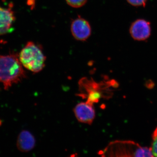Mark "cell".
Here are the masks:
<instances>
[{"instance_id": "2", "label": "cell", "mask_w": 157, "mask_h": 157, "mask_svg": "<svg viewBox=\"0 0 157 157\" xmlns=\"http://www.w3.org/2000/svg\"><path fill=\"white\" fill-rule=\"evenodd\" d=\"M116 84L115 81L112 80L97 82L94 79L84 77L78 82L79 95L86 99L88 103L94 105L101 99L111 98L113 94L111 88L115 87Z\"/></svg>"}, {"instance_id": "10", "label": "cell", "mask_w": 157, "mask_h": 157, "mask_svg": "<svg viewBox=\"0 0 157 157\" xmlns=\"http://www.w3.org/2000/svg\"><path fill=\"white\" fill-rule=\"evenodd\" d=\"M150 148L153 156L157 157V127L152 135L151 144Z\"/></svg>"}, {"instance_id": "8", "label": "cell", "mask_w": 157, "mask_h": 157, "mask_svg": "<svg viewBox=\"0 0 157 157\" xmlns=\"http://www.w3.org/2000/svg\"><path fill=\"white\" fill-rule=\"evenodd\" d=\"M15 19L14 11L11 8L7 9L0 7V36L13 31L12 25Z\"/></svg>"}, {"instance_id": "5", "label": "cell", "mask_w": 157, "mask_h": 157, "mask_svg": "<svg viewBox=\"0 0 157 157\" xmlns=\"http://www.w3.org/2000/svg\"><path fill=\"white\" fill-rule=\"evenodd\" d=\"M129 32L133 39L138 41H144L148 39L151 34L150 23L143 19L136 20L131 25Z\"/></svg>"}, {"instance_id": "11", "label": "cell", "mask_w": 157, "mask_h": 157, "mask_svg": "<svg viewBox=\"0 0 157 157\" xmlns=\"http://www.w3.org/2000/svg\"><path fill=\"white\" fill-rule=\"evenodd\" d=\"M68 5L74 8H79L84 6L87 0H66Z\"/></svg>"}, {"instance_id": "6", "label": "cell", "mask_w": 157, "mask_h": 157, "mask_svg": "<svg viewBox=\"0 0 157 157\" xmlns=\"http://www.w3.org/2000/svg\"><path fill=\"white\" fill-rule=\"evenodd\" d=\"M71 32L73 37L76 40L85 41L90 36L91 28L86 20L79 17L72 21Z\"/></svg>"}, {"instance_id": "9", "label": "cell", "mask_w": 157, "mask_h": 157, "mask_svg": "<svg viewBox=\"0 0 157 157\" xmlns=\"http://www.w3.org/2000/svg\"><path fill=\"white\" fill-rule=\"evenodd\" d=\"M36 139L33 135L28 131L23 130L18 135L17 147L20 151L26 152L30 151L35 147Z\"/></svg>"}, {"instance_id": "3", "label": "cell", "mask_w": 157, "mask_h": 157, "mask_svg": "<svg viewBox=\"0 0 157 157\" xmlns=\"http://www.w3.org/2000/svg\"><path fill=\"white\" fill-rule=\"evenodd\" d=\"M102 154L115 157H153L150 147L130 140H115L108 144Z\"/></svg>"}, {"instance_id": "12", "label": "cell", "mask_w": 157, "mask_h": 157, "mask_svg": "<svg viewBox=\"0 0 157 157\" xmlns=\"http://www.w3.org/2000/svg\"><path fill=\"white\" fill-rule=\"evenodd\" d=\"M147 0H127L130 5L135 7H145Z\"/></svg>"}, {"instance_id": "1", "label": "cell", "mask_w": 157, "mask_h": 157, "mask_svg": "<svg viewBox=\"0 0 157 157\" xmlns=\"http://www.w3.org/2000/svg\"><path fill=\"white\" fill-rule=\"evenodd\" d=\"M16 54L0 55V82L7 90L26 77L25 71Z\"/></svg>"}, {"instance_id": "4", "label": "cell", "mask_w": 157, "mask_h": 157, "mask_svg": "<svg viewBox=\"0 0 157 157\" xmlns=\"http://www.w3.org/2000/svg\"><path fill=\"white\" fill-rule=\"evenodd\" d=\"M18 57L22 66L33 73H39L45 67L46 57L41 47L33 42H28Z\"/></svg>"}, {"instance_id": "7", "label": "cell", "mask_w": 157, "mask_h": 157, "mask_svg": "<svg viewBox=\"0 0 157 157\" xmlns=\"http://www.w3.org/2000/svg\"><path fill=\"white\" fill-rule=\"evenodd\" d=\"M74 113L78 121L91 125L95 117V111L93 104L81 102L75 106Z\"/></svg>"}]
</instances>
